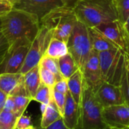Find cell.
<instances>
[{
	"label": "cell",
	"instance_id": "6da1fadb",
	"mask_svg": "<svg viewBox=\"0 0 129 129\" xmlns=\"http://www.w3.org/2000/svg\"><path fill=\"white\" fill-rule=\"evenodd\" d=\"M2 32L7 39L10 48L31 45L40 29V20L35 14L12 8L1 17Z\"/></svg>",
	"mask_w": 129,
	"mask_h": 129
},
{
	"label": "cell",
	"instance_id": "7a4b0ae2",
	"mask_svg": "<svg viewBox=\"0 0 129 129\" xmlns=\"http://www.w3.org/2000/svg\"><path fill=\"white\" fill-rule=\"evenodd\" d=\"M73 11L88 28L118 20L115 0H78Z\"/></svg>",
	"mask_w": 129,
	"mask_h": 129
},
{
	"label": "cell",
	"instance_id": "3957f363",
	"mask_svg": "<svg viewBox=\"0 0 129 129\" xmlns=\"http://www.w3.org/2000/svg\"><path fill=\"white\" fill-rule=\"evenodd\" d=\"M103 110L104 107L95 93L83 86L79 105V129H110L104 121Z\"/></svg>",
	"mask_w": 129,
	"mask_h": 129
},
{
	"label": "cell",
	"instance_id": "277c9868",
	"mask_svg": "<svg viewBox=\"0 0 129 129\" xmlns=\"http://www.w3.org/2000/svg\"><path fill=\"white\" fill-rule=\"evenodd\" d=\"M77 19L73 8L66 6L50 11L40 20L43 26L53 31V37L67 43Z\"/></svg>",
	"mask_w": 129,
	"mask_h": 129
},
{
	"label": "cell",
	"instance_id": "5b68a950",
	"mask_svg": "<svg viewBox=\"0 0 129 129\" xmlns=\"http://www.w3.org/2000/svg\"><path fill=\"white\" fill-rule=\"evenodd\" d=\"M98 57L103 82L119 86L126 67V54L115 48L99 52Z\"/></svg>",
	"mask_w": 129,
	"mask_h": 129
},
{
	"label": "cell",
	"instance_id": "8992f818",
	"mask_svg": "<svg viewBox=\"0 0 129 129\" xmlns=\"http://www.w3.org/2000/svg\"><path fill=\"white\" fill-rule=\"evenodd\" d=\"M67 45L69 54L82 71L92 51L88 28L77 20Z\"/></svg>",
	"mask_w": 129,
	"mask_h": 129
},
{
	"label": "cell",
	"instance_id": "52a82bcc",
	"mask_svg": "<svg viewBox=\"0 0 129 129\" xmlns=\"http://www.w3.org/2000/svg\"><path fill=\"white\" fill-rule=\"evenodd\" d=\"M53 31L45 26H41L40 29L32 42L28 51L23 66L20 72L22 75L38 66L41 59L45 56L48 45L53 38Z\"/></svg>",
	"mask_w": 129,
	"mask_h": 129
},
{
	"label": "cell",
	"instance_id": "ba28073f",
	"mask_svg": "<svg viewBox=\"0 0 129 129\" xmlns=\"http://www.w3.org/2000/svg\"><path fill=\"white\" fill-rule=\"evenodd\" d=\"M81 72L83 76L84 86L91 88L96 93L104 82L101 76L98 51L92 49L91 54Z\"/></svg>",
	"mask_w": 129,
	"mask_h": 129
},
{
	"label": "cell",
	"instance_id": "9c48e42d",
	"mask_svg": "<svg viewBox=\"0 0 129 129\" xmlns=\"http://www.w3.org/2000/svg\"><path fill=\"white\" fill-rule=\"evenodd\" d=\"M63 6L62 0H20L13 8L35 14L41 20L52 10Z\"/></svg>",
	"mask_w": 129,
	"mask_h": 129
},
{
	"label": "cell",
	"instance_id": "30bf717a",
	"mask_svg": "<svg viewBox=\"0 0 129 129\" xmlns=\"http://www.w3.org/2000/svg\"><path fill=\"white\" fill-rule=\"evenodd\" d=\"M103 115L109 128L127 129L129 127V104L104 107Z\"/></svg>",
	"mask_w": 129,
	"mask_h": 129
},
{
	"label": "cell",
	"instance_id": "8fae6325",
	"mask_svg": "<svg viewBox=\"0 0 129 129\" xmlns=\"http://www.w3.org/2000/svg\"><path fill=\"white\" fill-rule=\"evenodd\" d=\"M29 47L30 45H21L9 48L8 54L0 65V74L20 73Z\"/></svg>",
	"mask_w": 129,
	"mask_h": 129
},
{
	"label": "cell",
	"instance_id": "7c38bea8",
	"mask_svg": "<svg viewBox=\"0 0 129 129\" xmlns=\"http://www.w3.org/2000/svg\"><path fill=\"white\" fill-rule=\"evenodd\" d=\"M96 28L110 39L119 50L126 54L127 46L125 40L122 26L118 20L101 24Z\"/></svg>",
	"mask_w": 129,
	"mask_h": 129
},
{
	"label": "cell",
	"instance_id": "4fadbf2b",
	"mask_svg": "<svg viewBox=\"0 0 129 129\" xmlns=\"http://www.w3.org/2000/svg\"><path fill=\"white\" fill-rule=\"evenodd\" d=\"M95 94L104 107L125 103L120 87L107 82H103Z\"/></svg>",
	"mask_w": 129,
	"mask_h": 129
},
{
	"label": "cell",
	"instance_id": "5bb4252c",
	"mask_svg": "<svg viewBox=\"0 0 129 129\" xmlns=\"http://www.w3.org/2000/svg\"><path fill=\"white\" fill-rule=\"evenodd\" d=\"M62 119L69 129H79V106L75 102L69 91L66 94V104Z\"/></svg>",
	"mask_w": 129,
	"mask_h": 129
},
{
	"label": "cell",
	"instance_id": "9a60e30c",
	"mask_svg": "<svg viewBox=\"0 0 129 129\" xmlns=\"http://www.w3.org/2000/svg\"><path fill=\"white\" fill-rule=\"evenodd\" d=\"M88 34L92 49L99 52L118 48L110 39H108L96 27L88 28Z\"/></svg>",
	"mask_w": 129,
	"mask_h": 129
},
{
	"label": "cell",
	"instance_id": "2e32d148",
	"mask_svg": "<svg viewBox=\"0 0 129 129\" xmlns=\"http://www.w3.org/2000/svg\"><path fill=\"white\" fill-rule=\"evenodd\" d=\"M23 80L28 95L32 100H33L39 86L42 84L39 73V65L33 67L26 73L23 75Z\"/></svg>",
	"mask_w": 129,
	"mask_h": 129
},
{
	"label": "cell",
	"instance_id": "e0dca14e",
	"mask_svg": "<svg viewBox=\"0 0 129 129\" xmlns=\"http://www.w3.org/2000/svg\"><path fill=\"white\" fill-rule=\"evenodd\" d=\"M69 92L75 102L79 106L83 91V76L80 70H78L67 79Z\"/></svg>",
	"mask_w": 129,
	"mask_h": 129
},
{
	"label": "cell",
	"instance_id": "ac0fdd59",
	"mask_svg": "<svg viewBox=\"0 0 129 129\" xmlns=\"http://www.w3.org/2000/svg\"><path fill=\"white\" fill-rule=\"evenodd\" d=\"M60 119H62V116L52 99L50 104L46 106L43 113H42L40 128H46Z\"/></svg>",
	"mask_w": 129,
	"mask_h": 129
},
{
	"label": "cell",
	"instance_id": "d6986e66",
	"mask_svg": "<svg viewBox=\"0 0 129 129\" xmlns=\"http://www.w3.org/2000/svg\"><path fill=\"white\" fill-rule=\"evenodd\" d=\"M23 76L21 73L0 74V90L7 95H10L22 79Z\"/></svg>",
	"mask_w": 129,
	"mask_h": 129
},
{
	"label": "cell",
	"instance_id": "ffe728a7",
	"mask_svg": "<svg viewBox=\"0 0 129 129\" xmlns=\"http://www.w3.org/2000/svg\"><path fill=\"white\" fill-rule=\"evenodd\" d=\"M68 53L69 51L67 43L53 37L48 45L45 55L58 60Z\"/></svg>",
	"mask_w": 129,
	"mask_h": 129
},
{
	"label": "cell",
	"instance_id": "44dd1931",
	"mask_svg": "<svg viewBox=\"0 0 129 129\" xmlns=\"http://www.w3.org/2000/svg\"><path fill=\"white\" fill-rule=\"evenodd\" d=\"M58 66L60 73L65 79H68L79 70L74 59L69 53L58 59Z\"/></svg>",
	"mask_w": 129,
	"mask_h": 129
},
{
	"label": "cell",
	"instance_id": "7402d4cb",
	"mask_svg": "<svg viewBox=\"0 0 129 129\" xmlns=\"http://www.w3.org/2000/svg\"><path fill=\"white\" fill-rule=\"evenodd\" d=\"M20 116L17 112L2 110L0 113V129H16Z\"/></svg>",
	"mask_w": 129,
	"mask_h": 129
},
{
	"label": "cell",
	"instance_id": "603a6c76",
	"mask_svg": "<svg viewBox=\"0 0 129 129\" xmlns=\"http://www.w3.org/2000/svg\"><path fill=\"white\" fill-rule=\"evenodd\" d=\"M40 67L45 68L46 70H49L50 72L53 73L55 76H57V78L60 80L63 79L60 73L59 66H58V60L54 59L52 57H50L48 56H43V57L41 59L39 64Z\"/></svg>",
	"mask_w": 129,
	"mask_h": 129
},
{
	"label": "cell",
	"instance_id": "cb8c5ba5",
	"mask_svg": "<svg viewBox=\"0 0 129 129\" xmlns=\"http://www.w3.org/2000/svg\"><path fill=\"white\" fill-rule=\"evenodd\" d=\"M51 89L52 88H50L48 86L41 84L33 100L37 102H39L41 104H45V105L49 104L50 102L52 101Z\"/></svg>",
	"mask_w": 129,
	"mask_h": 129
},
{
	"label": "cell",
	"instance_id": "d4e9b609",
	"mask_svg": "<svg viewBox=\"0 0 129 129\" xmlns=\"http://www.w3.org/2000/svg\"><path fill=\"white\" fill-rule=\"evenodd\" d=\"M118 20L123 25L129 16V0H115Z\"/></svg>",
	"mask_w": 129,
	"mask_h": 129
},
{
	"label": "cell",
	"instance_id": "484cf974",
	"mask_svg": "<svg viewBox=\"0 0 129 129\" xmlns=\"http://www.w3.org/2000/svg\"><path fill=\"white\" fill-rule=\"evenodd\" d=\"M39 73L42 84L48 86L50 88H53L54 84L60 79L53 73L46 70L44 67L39 66Z\"/></svg>",
	"mask_w": 129,
	"mask_h": 129
},
{
	"label": "cell",
	"instance_id": "4316f807",
	"mask_svg": "<svg viewBox=\"0 0 129 129\" xmlns=\"http://www.w3.org/2000/svg\"><path fill=\"white\" fill-rule=\"evenodd\" d=\"M11 97L15 104L16 112L19 115L22 116L24 113V111L26 110L27 106L33 100L26 96H11Z\"/></svg>",
	"mask_w": 129,
	"mask_h": 129
},
{
	"label": "cell",
	"instance_id": "83f0119b",
	"mask_svg": "<svg viewBox=\"0 0 129 129\" xmlns=\"http://www.w3.org/2000/svg\"><path fill=\"white\" fill-rule=\"evenodd\" d=\"M125 102L129 104V70L127 66L123 72L120 85H119Z\"/></svg>",
	"mask_w": 129,
	"mask_h": 129
},
{
	"label": "cell",
	"instance_id": "f1b7e54d",
	"mask_svg": "<svg viewBox=\"0 0 129 129\" xmlns=\"http://www.w3.org/2000/svg\"><path fill=\"white\" fill-rule=\"evenodd\" d=\"M51 92H52V99H53L54 104H56L61 116H63L64 107H65V104H66V94L59 93L53 89H51Z\"/></svg>",
	"mask_w": 129,
	"mask_h": 129
},
{
	"label": "cell",
	"instance_id": "f546056e",
	"mask_svg": "<svg viewBox=\"0 0 129 129\" xmlns=\"http://www.w3.org/2000/svg\"><path fill=\"white\" fill-rule=\"evenodd\" d=\"M10 48L9 43L4 36L2 30H0V65L4 60L6 54H8Z\"/></svg>",
	"mask_w": 129,
	"mask_h": 129
},
{
	"label": "cell",
	"instance_id": "4dcf8cb0",
	"mask_svg": "<svg viewBox=\"0 0 129 129\" xmlns=\"http://www.w3.org/2000/svg\"><path fill=\"white\" fill-rule=\"evenodd\" d=\"M10 96H26V97H29L28 93H27V91H26V87H25V85H24L23 76L22 79L19 82V84L11 91V93L10 94Z\"/></svg>",
	"mask_w": 129,
	"mask_h": 129
},
{
	"label": "cell",
	"instance_id": "1f68e13d",
	"mask_svg": "<svg viewBox=\"0 0 129 129\" xmlns=\"http://www.w3.org/2000/svg\"><path fill=\"white\" fill-rule=\"evenodd\" d=\"M52 89L59 92V93H61L63 94H67V93L69 91L68 85H67V79H62L57 81L54 84Z\"/></svg>",
	"mask_w": 129,
	"mask_h": 129
},
{
	"label": "cell",
	"instance_id": "d6a6232c",
	"mask_svg": "<svg viewBox=\"0 0 129 129\" xmlns=\"http://www.w3.org/2000/svg\"><path fill=\"white\" fill-rule=\"evenodd\" d=\"M32 126L33 125L30 117L23 114L18 119L16 129H28Z\"/></svg>",
	"mask_w": 129,
	"mask_h": 129
},
{
	"label": "cell",
	"instance_id": "836d02e7",
	"mask_svg": "<svg viewBox=\"0 0 129 129\" xmlns=\"http://www.w3.org/2000/svg\"><path fill=\"white\" fill-rule=\"evenodd\" d=\"M122 26V30L124 33V36H125V40L126 42V46H127V51L126 54L129 52V16L125 23Z\"/></svg>",
	"mask_w": 129,
	"mask_h": 129
},
{
	"label": "cell",
	"instance_id": "e575fe53",
	"mask_svg": "<svg viewBox=\"0 0 129 129\" xmlns=\"http://www.w3.org/2000/svg\"><path fill=\"white\" fill-rule=\"evenodd\" d=\"M12 8L13 6L10 3L0 0V17L8 14Z\"/></svg>",
	"mask_w": 129,
	"mask_h": 129
},
{
	"label": "cell",
	"instance_id": "d590c367",
	"mask_svg": "<svg viewBox=\"0 0 129 129\" xmlns=\"http://www.w3.org/2000/svg\"><path fill=\"white\" fill-rule=\"evenodd\" d=\"M3 110L8 111V112H16L15 110V104L14 102V100L11 96H8L6 101L5 103V106L3 108Z\"/></svg>",
	"mask_w": 129,
	"mask_h": 129
},
{
	"label": "cell",
	"instance_id": "8d00e7d4",
	"mask_svg": "<svg viewBox=\"0 0 129 129\" xmlns=\"http://www.w3.org/2000/svg\"><path fill=\"white\" fill-rule=\"evenodd\" d=\"M40 129H69L63 123V119H60L59 120H57V122H55L54 123H53L52 125H51L50 126H48L46 128H40Z\"/></svg>",
	"mask_w": 129,
	"mask_h": 129
},
{
	"label": "cell",
	"instance_id": "74e56055",
	"mask_svg": "<svg viewBox=\"0 0 129 129\" xmlns=\"http://www.w3.org/2000/svg\"><path fill=\"white\" fill-rule=\"evenodd\" d=\"M8 96V95H7L6 94H5L3 91H2L0 90V113L3 110V108H4V106H5V103L6 101V99H7Z\"/></svg>",
	"mask_w": 129,
	"mask_h": 129
},
{
	"label": "cell",
	"instance_id": "f35d334b",
	"mask_svg": "<svg viewBox=\"0 0 129 129\" xmlns=\"http://www.w3.org/2000/svg\"><path fill=\"white\" fill-rule=\"evenodd\" d=\"M77 1L78 0H62L64 5L70 8H73L76 5V3L77 2Z\"/></svg>",
	"mask_w": 129,
	"mask_h": 129
},
{
	"label": "cell",
	"instance_id": "ab89813d",
	"mask_svg": "<svg viewBox=\"0 0 129 129\" xmlns=\"http://www.w3.org/2000/svg\"><path fill=\"white\" fill-rule=\"evenodd\" d=\"M2 1L7 2H8V3H10V4L14 7V5H16L17 4H18V3L20 2V0H2Z\"/></svg>",
	"mask_w": 129,
	"mask_h": 129
},
{
	"label": "cell",
	"instance_id": "60d3db41",
	"mask_svg": "<svg viewBox=\"0 0 129 129\" xmlns=\"http://www.w3.org/2000/svg\"><path fill=\"white\" fill-rule=\"evenodd\" d=\"M127 56V55H126ZM126 66H127V67H128V69L129 70V57L127 56V57H126Z\"/></svg>",
	"mask_w": 129,
	"mask_h": 129
},
{
	"label": "cell",
	"instance_id": "b9f144b4",
	"mask_svg": "<svg viewBox=\"0 0 129 129\" xmlns=\"http://www.w3.org/2000/svg\"><path fill=\"white\" fill-rule=\"evenodd\" d=\"M0 30H2V19L0 17Z\"/></svg>",
	"mask_w": 129,
	"mask_h": 129
},
{
	"label": "cell",
	"instance_id": "7bdbcfd3",
	"mask_svg": "<svg viewBox=\"0 0 129 129\" xmlns=\"http://www.w3.org/2000/svg\"><path fill=\"white\" fill-rule=\"evenodd\" d=\"M28 129H37L36 128H35V127H33V126H32V127H30L29 128H28Z\"/></svg>",
	"mask_w": 129,
	"mask_h": 129
},
{
	"label": "cell",
	"instance_id": "ee69618b",
	"mask_svg": "<svg viewBox=\"0 0 129 129\" xmlns=\"http://www.w3.org/2000/svg\"><path fill=\"white\" fill-rule=\"evenodd\" d=\"M126 55H127V56H128V57H129V52H128V54H126Z\"/></svg>",
	"mask_w": 129,
	"mask_h": 129
},
{
	"label": "cell",
	"instance_id": "f6af8a7d",
	"mask_svg": "<svg viewBox=\"0 0 129 129\" xmlns=\"http://www.w3.org/2000/svg\"><path fill=\"white\" fill-rule=\"evenodd\" d=\"M110 129H118V128H110Z\"/></svg>",
	"mask_w": 129,
	"mask_h": 129
},
{
	"label": "cell",
	"instance_id": "bcb514c9",
	"mask_svg": "<svg viewBox=\"0 0 129 129\" xmlns=\"http://www.w3.org/2000/svg\"><path fill=\"white\" fill-rule=\"evenodd\" d=\"M127 129H129V127H128V128H127Z\"/></svg>",
	"mask_w": 129,
	"mask_h": 129
}]
</instances>
